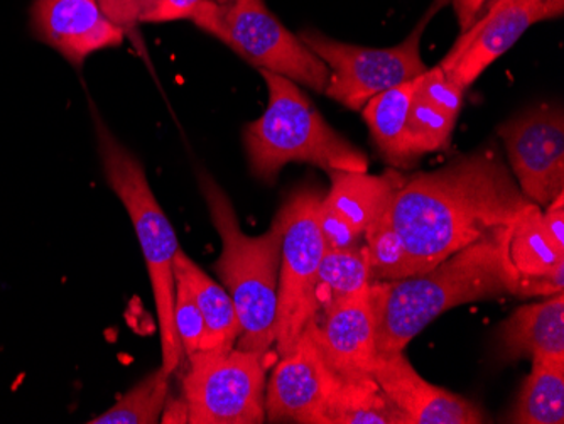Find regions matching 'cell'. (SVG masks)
<instances>
[{"label": "cell", "mask_w": 564, "mask_h": 424, "mask_svg": "<svg viewBox=\"0 0 564 424\" xmlns=\"http://www.w3.org/2000/svg\"><path fill=\"white\" fill-rule=\"evenodd\" d=\"M531 204L494 145L409 176L388 211L404 243L408 278L509 226Z\"/></svg>", "instance_id": "1"}, {"label": "cell", "mask_w": 564, "mask_h": 424, "mask_svg": "<svg viewBox=\"0 0 564 424\" xmlns=\"http://www.w3.org/2000/svg\"><path fill=\"white\" fill-rule=\"evenodd\" d=\"M506 229L485 233L416 276L372 281L370 303L379 357L404 352L430 323L456 306L514 294L506 261Z\"/></svg>", "instance_id": "2"}, {"label": "cell", "mask_w": 564, "mask_h": 424, "mask_svg": "<svg viewBox=\"0 0 564 424\" xmlns=\"http://www.w3.org/2000/svg\"><path fill=\"white\" fill-rule=\"evenodd\" d=\"M259 72L268 85V107L243 131L250 171L259 182L272 185L291 163L312 164L326 173L369 170L362 149L335 131L293 80Z\"/></svg>", "instance_id": "3"}, {"label": "cell", "mask_w": 564, "mask_h": 424, "mask_svg": "<svg viewBox=\"0 0 564 424\" xmlns=\"http://www.w3.org/2000/svg\"><path fill=\"white\" fill-rule=\"evenodd\" d=\"M199 185L224 246L215 271L232 297L242 325L236 347L249 352L269 354L275 341L281 226L274 218L268 232L259 237L246 236L232 202L218 183L208 174H202Z\"/></svg>", "instance_id": "4"}, {"label": "cell", "mask_w": 564, "mask_h": 424, "mask_svg": "<svg viewBox=\"0 0 564 424\" xmlns=\"http://www.w3.org/2000/svg\"><path fill=\"white\" fill-rule=\"evenodd\" d=\"M95 129L107 183L126 207L141 243L160 322L161 367L171 376L183 359L182 344L174 325V258L180 249L176 232L149 186L141 161L117 141L100 119H97Z\"/></svg>", "instance_id": "5"}, {"label": "cell", "mask_w": 564, "mask_h": 424, "mask_svg": "<svg viewBox=\"0 0 564 424\" xmlns=\"http://www.w3.org/2000/svg\"><path fill=\"white\" fill-rule=\"evenodd\" d=\"M192 21L256 68L325 94L328 66L269 11L264 0H202Z\"/></svg>", "instance_id": "6"}, {"label": "cell", "mask_w": 564, "mask_h": 424, "mask_svg": "<svg viewBox=\"0 0 564 424\" xmlns=\"http://www.w3.org/2000/svg\"><path fill=\"white\" fill-rule=\"evenodd\" d=\"M323 195L316 186L297 188L275 215L282 230V246L274 344L281 357L296 347L307 323L319 315L316 286L319 262L326 252L319 224Z\"/></svg>", "instance_id": "7"}, {"label": "cell", "mask_w": 564, "mask_h": 424, "mask_svg": "<svg viewBox=\"0 0 564 424\" xmlns=\"http://www.w3.org/2000/svg\"><path fill=\"white\" fill-rule=\"evenodd\" d=\"M182 399L189 424H261L265 421L269 354L234 347L188 357Z\"/></svg>", "instance_id": "8"}, {"label": "cell", "mask_w": 564, "mask_h": 424, "mask_svg": "<svg viewBox=\"0 0 564 424\" xmlns=\"http://www.w3.org/2000/svg\"><path fill=\"white\" fill-rule=\"evenodd\" d=\"M431 12L398 46L367 47L333 40L315 30L297 34L329 68L325 95L347 109L360 112L370 98L426 72L421 58V37Z\"/></svg>", "instance_id": "9"}, {"label": "cell", "mask_w": 564, "mask_h": 424, "mask_svg": "<svg viewBox=\"0 0 564 424\" xmlns=\"http://www.w3.org/2000/svg\"><path fill=\"white\" fill-rule=\"evenodd\" d=\"M340 382L318 335V316L307 323L296 347L282 356L265 385V420L271 423L328 424V407Z\"/></svg>", "instance_id": "10"}, {"label": "cell", "mask_w": 564, "mask_h": 424, "mask_svg": "<svg viewBox=\"0 0 564 424\" xmlns=\"http://www.w3.org/2000/svg\"><path fill=\"white\" fill-rule=\"evenodd\" d=\"M563 12L564 0H492L480 18L465 33H459L438 66L449 81L467 90L529 28L546 19L561 18Z\"/></svg>", "instance_id": "11"}, {"label": "cell", "mask_w": 564, "mask_h": 424, "mask_svg": "<svg viewBox=\"0 0 564 424\" xmlns=\"http://www.w3.org/2000/svg\"><path fill=\"white\" fill-rule=\"evenodd\" d=\"M521 192L538 207L564 193V119L557 107L528 110L499 128Z\"/></svg>", "instance_id": "12"}, {"label": "cell", "mask_w": 564, "mask_h": 424, "mask_svg": "<svg viewBox=\"0 0 564 424\" xmlns=\"http://www.w3.org/2000/svg\"><path fill=\"white\" fill-rule=\"evenodd\" d=\"M332 186L323 195L319 224L328 249L358 246L370 224L391 207L404 178L395 171L380 176L360 171H328Z\"/></svg>", "instance_id": "13"}, {"label": "cell", "mask_w": 564, "mask_h": 424, "mask_svg": "<svg viewBox=\"0 0 564 424\" xmlns=\"http://www.w3.org/2000/svg\"><path fill=\"white\" fill-rule=\"evenodd\" d=\"M30 14L36 40L75 66L100 50L120 46L126 37V31L104 14L98 0H34Z\"/></svg>", "instance_id": "14"}, {"label": "cell", "mask_w": 564, "mask_h": 424, "mask_svg": "<svg viewBox=\"0 0 564 424\" xmlns=\"http://www.w3.org/2000/svg\"><path fill=\"white\" fill-rule=\"evenodd\" d=\"M372 376L408 424L485 423V414L477 404L427 382L411 366L404 352L377 357Z\"/></svg>", "instance_id": "15"}, {"label": "cell", "mask_w": 564, "mask_h": 424, "mask_svg": "<svg viewBox=\"0 0 564 424\" xmlns=\"http://www.w3.org/2000/svg\"><path fill=\"white\" fill-rule=\"evenodd\" d=\"M541 214L543 208L528 205L506 229L514 296L546 297L564 290V249L551 239Z\"/></svg>", "instance_id": "16"}, {"label": "cell", "mask_w": 564, "mask_h": 424, "mask_svg": "<svg viewBox=\"0 0 564 424\" xmlns=\"http://www.w3.org/2000/svg\"><path fill=\"white\" fill-rule=\"evenodd\" d=\"M323 312L318 335L329 366L344 378H372L379 354L370 287Z\"/></svg>", "instance_id": "17"}, {"label": "cell", "mask_w": 564, "mask_h": 424, "mask_svg": "<svg viewBox=\"0 0 564 424\" xmlns=\"http://www.w3.org/2000/svg\"><path fill=\"white\" fill-rule=\"evenodd\" d=\"M464 88L448 80L440 66L416 78L405 123V145L411 163L448 148L462 107Z\"/></svg>", "instance_id": "18"}, {"label": "cell", "mask_w": 564, "mask_h": 424, "mask_svg": "<svg viewBox=\"0 0 564 424\" xmlns=\"http://www.w3.org/2000/svg\"><path fill=\"white\" fill-rule=\"evenodd\" d=\"M500 348L507 360L564 359V296L544 297L516 309L500 325Z\"/></svg>", "instance_id": "19"}, {"label": "cell", "mask_w": 564, "mask_h": 424, "mask_svg": "<svg viewBox=\"0 0 564 424\" xmlns=\"http://www.w3.org/2000/svg\"><path fill=\"white\" fill-rule=\"evenodd\" d=\"M174 268L183 272L205 319V345L202 352H227L236 347L242 334L232 297L224 286L212 280L182 249H177Z\"/></svg>", "instance_id": "20"}, {"label": "cell", "mask_w": 564, "mask_h": 424, "mask_svg": "<svg viewBox=\"0 0 564 424\" xmlns=\"http://www.w3.org/2000/svg\"><path fill=\"white\" fill-rule=\"evenodd\" d=\"M414 87H416V78L376 95L360 110L380 156L401 170L413 166L409 160L408 145H405V123H408L409 106L413 100Z\"/></svg>", "instance_id": "21"}, {"label": "cell", "mask_w": 564, "mask_h": 424, "mask_svg": "<svg viewBox=\"0 0 564 424\" xmlns=\"http://www.w3.org/2000/svg\"><path fill=\"white\" fill-rule=\"evenodd\" d=\"M510 423H564V359L543 357L532 360L531 373L519 392Z\"/></svg>", "instance_id": "22"}, {"label": "cell", "mask_w": 564, "mask_h": 424, "mask_svg": "<svg viewBox=\"0 0 564 424\" xmlns=\"http://www.w3.org/2000/svg\"><path fill=\"white\" fill-rule=\"evenodd\" d=\"M328 424H408L372 378H344L328 407Z\"/></svg>", "instance_id": "23"}, {"label": "cell", "mask_w": 564, "mask_h": 424, "mask_svg": "<svg viewBox=\"0 0 564 424\" xmlns=\"http://www.w3.org/2000/svg\"><path fill=\"white\" fill-rule=\"evenodd\" d=\"M372 284L369 254L366 246L347 249H328L323 254L318 269L319 312L328 306L347 302L350 297L369 290Z\"/></svg>", "instance_id": "24"}, {"label": "cell", "mask_w": 564, "mask_h": 424, "mask_svg": "<svg viewBox=\"0 0 564 424\" xmlns=\"http://www.w3.org/2000/svg\"><path fill=\"white\" fill-rule=\"evenodd\" d=\"M170 391V373L163 367L149 373L112 407L94 417V424H154L163 416Z\"/></svg>", "instance_id": "25"}, {"label": "cell", "mask_w": 564, "mask_h": 424, "mask_svg": "<svg viewBox=\"0 0 564 424\" xmlns=\"http://www.w3.org/2000/svg\"><path fill=\"white\" fill-rule=\"evenodd\" d=\"M389 211V210H388ZM388 211L366 230L372 281H392L408 278V259L401 236L389 220Z\"/></svg>", "instance_id": "26"}, {"label": "cell", "mask_w": 564, "mask_h": 424, "mask_svg": "<svg viewBox=\"0 0 564 424\" xmlns=\"http://www.w3.org/2000/svg\"><path fill=\"white\" fill-rule=\"evenodd\" d=\"M174 325L177 338L182 344L183 356L189 357L202 352L205 345V319L199 312L193 291L189 290L186 278L180 269L174 268Z\"/></svg>", "instance_id": "27"}, {"label": "cell", "mask_w": 564, "mask_h": 424, "mask_svg": "<svg viewBox=\"0 0 564 424\" xmlns=\"http://www.w3.org/2000/svg\"><path fill=\"white\" fill-rule=\"evenodd\" d=\"M101 11L120 30L132 31L139 22H148L149 15L161 0H98Z\"/></svg>", "instance_id": "28"}, {"label": "cell", "mask_w": 564, "mask_h": 424, "mask_svg": "<svg viewBox=\"0 0 564 424\" xmlns=\"http://www.w3.org/2000/svg\"><path fill=\"white\" fill-rule=\"evenodd\" d=\"M202 0H161L158 8L149 15L148 22H171L192 19L193 12Z\"/></svg>", "instance_id": "29"}, {"label": "cell", "mask_w": 564, "mask_h": 424, "mask_svg": "<svg viewBox=\"0 0 564 424\" xmlns=\"http://www.w3.org/2000/svg\"><path fill=\"white\" fill-rule=\"evenodd\" d=\"M487 2L490 0H436L434 9L438 11L445 4L452 6L458 19L459 33H465L480 18L481 12L487 8Z\"/></svg>", "instance_id": "30"}, {"label": "cell", "mask_w": 564, "mask_h": 424, "mask_svg": "<svg viewBox=\"0 0 564 424\" xmlns=\"http://www.w3.org/2000/svg\"><path fill=\"white\" fill-rule=\"evenodd\" d=\"M564 193L557 196L547 205L546 210L541 214L544 227L551 239L564 249Z\"/></svg>", "instance_id": "31"}, {"label": "cell", "mask_w": 564, "mask_h": 424, "mask_svg": "<svg viewBox=\"0 0 564 424\" xmlns=\"http://www.w3.org/2000/svg\"><path fill=\"white\" fill-rule=\"evenodd\" d=\"M490 2H492V0H490Z\"/></svg>", "instance_id": "32"}]
</instances>
